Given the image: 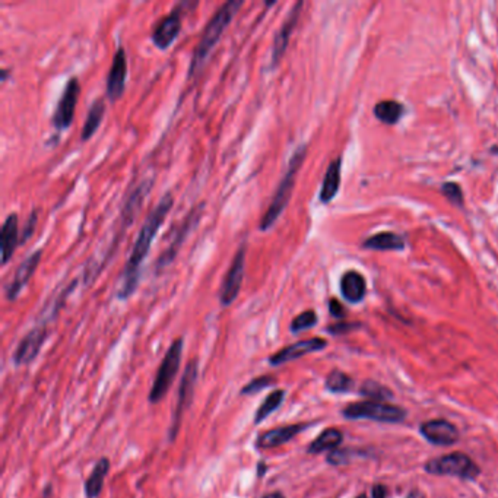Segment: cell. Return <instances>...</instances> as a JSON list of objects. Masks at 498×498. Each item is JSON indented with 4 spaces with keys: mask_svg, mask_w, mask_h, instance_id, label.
Wrapping results in <instances>:
<instances>
[{
    "mask_svg": "<svg viewBox=\"0 0 498 498\" xmlns=\"http://www.w3.org/2000/svg\"><path fill=\"white\" fill-rule=\"evenodd\" d=\"M173 203H174V200H173L171 193H167L166 196H163L160 203L153 207V211L148 215V218L142 224L139 234H138V239L134 244L132 251H130V254H129L127 264H126L123 274L120 276V282H119V288H117V297L119 298H121V300L129 298L135 293L136 286L139 283L141 265L146 259L155 235H156V232H158L164 220L167 218L170 209L173 207Z\"/></svg>",
    "mask_w": 498,
    "mask_h": 498,
    "instance_id": "obj_1",
    "label": "cell"
},
{
    "mask_svg": "<svg viewBox=\"0 0 498 498\" xmlns=\"http://www.w3.org/2000/svg\"><path fill=\"white\" fill-rule=\"evenodd\" d=\"M243 6V0H229V2L224 4L215 15L211 18V21L207 22L206 28L202 33V37L195 48V53L192 58L190 63V76L197 73L205 63L207 62L209 56H211L212 50L215 48L217 43L221 40L224 31L235 16V13L239 12V9Z\"/></svg>",
    "mask_w": 498,
    "mask_h": 498,
    "instance_id": "obj_2",
    "label": "cell"
},
{
    "mask_svg": "<svg viewBox=\"0 0 498 498\" xmlns=\"http://www.w3.org/2000/svg\"><path fill=\"white\" fill-rule=\"evenodd\" d=\"M305 151H307V148H305V145H303L294 152L293 158L290 160V166H288V170H286L285 175L282 177L279 186L272 197V202L268 207V211L265 212L264 218H261V221H260L261 231L269 229L276 222V220L283 212L285 206L288 205V202H290V197H291V193H293V189L296 185L297 173H298V170L305 158Z\"/></svg>",
    "mask_w": 498,
    "mask_h": 498,
    "instance_id": "obj_3",
    "label": "cell"
},
{
    "mask_svg": "<svg viewBox=\"0 0 498 498\" xmlns=\"http://www.w3.org/2000/svg\"><path fill=\"white\" fill-rule=\"evenodd\" d=\"M181 352H183V339L178 337L171 344L170 350L167 351V354L160 365L158 373H156L153 386H152L151 393H149V402L151 404H158L167 395V391L171 387L173 380L180 369Z\"/></svg>",
    "mask_w": 498,
    "mask_h": 498,
    "instance_id": "obj_4",
    "label": "cell"
},
{
    "mask_svg": "<svg viewBox=\"0 0 498 498\" xmlns=\"http://www.w3.org/2000/svg\"><path fill=\"white\" fill-rule=\"evenodd\" d=\"M342 413L345 418H350V419L364 418V419H373V421H380V423H401L406 416V412L399 406L374 402V401L351 404L342 411Z\"/></svg>",
    "mask_w": 498,
    "mask_h": 498,
    "instance_id": "obj_5",
    "label": "cell"
},
{
    "mask_svg": "<svg viewBox=\"0 0 498 498\" xmlns=\"http://www.w3.org/2000/svg\"><path fill=\"white\" fill-rule=\"evenodd\" d=\"M426 470L433 475H452L463 480H474L480 474V467L463 453H452L433 459L426 465Z\"/></svg>",
    "mask_w": 498,
    "mask_h": 498,
    "instance_id": "obj_6",
    "label": "cell"
},
{
    "mask_svg": "<svg viewBox=\"0 0 498 498\" xmlns=\"http://www.w3.org/2000/svg\"><path fill=\"white\" fill-rule=\"evenodd\" d=\"M244 264H246V247L244 244L234 254V259L229 265L228 272L224 276L221 291H220V301L222 305L228 307L232 304L239 297L240 288L244 278Z\"/></svg>",
    "mask_w": 498,
    "mask_h": 498,
    "instance_id": "obj_7",
    "label": "cell"
},
{
    "mask_svg": "<svg viewBox=\"0 0 498 498\" xmlns=\"http://www.w3.org/2000/svg\"><path fill=\"white\" fill-rule=\"evenodd\" d=\"M80 92H81V84L77 81V77H70L62 92L56 112L53 114V126L58 130H66L72 124Z\"/></svg>",
    "mask_w": 498,
    "mask_h": 498,
    "instance_id": "obj_8",
    "label": "cell"
},
{
    "mask_svg": "<svg viewBox=\"0 0 498 498\" xmlns=\"http://www.w3.org/2000/svg\"><path fill=\"white\" fill-rule=\"evenodd\" d=\"M197 380V362L196 359H192L188 365V369L185 372V376L181 379V384H180V391H178V404H177V409L174 413V423H173V431H171V438H174V435L177 434L178 426H180V419L185 413V411L189 408L192 398H193V390H195V384Z\"/></svg>",
    "mask_w": 498,
    "mask_h": 498,
    "instance_id": "obj_9",
    "label": "cell"
},
{
    "mask_svg": "<svg viewBox=\"0 0 498 498\" xmlns=\"http://www.w3.org/2000/svg\"><path fill=\"white\" fill-rule=\"evenodd\" d=\"M328 342L322 337H311V339H305V340H300V342H296L290 347H286L281 351H278L276 354H274L269 359V362L272 365H281L285 362H290L293 359L301 358L307 354L311 352H318L322 351L323 348H326Z\"/></svg>",
    "mask_w": 498,
    "mask_h": 498,
    "instance_id": "obj_10",
    "label": "cell"
},
{
    "mask_svg": "<svg viewBox=\"0 0 498 498\" xmlns=\"http://www.w3.org/2000/svg\"><path fill=\"white\" fill-rule=\"evenodd\" d=\"M180 31H181V11L180 8H174L171 13L163 18L160 23L155 27L152 33V41L158 48L166 50L174 43Z\"/></svg>",
    "mask_w": 498,
    "mask_h": 498,
    "instance_id": "obj_11",
    "label": "cell"
},
{
    "mask_svg": "<svg viewBox=\"0 0 498 498\" xmlns=\"http://www.w3.org/2000/svg\"><path fill=\"white\" fill-rule=\"evenodd\" d=\"M40 260H41V250H37V251L31 253L18 266L13 278L11 279V282L6 286V297H8V300H11V301L16 300V297L21 294V291L23 290L25 285L28 283V281L31 279V276L37 271Z\"/></svg>",
    "mask_w": 498,
    "mask_h": 498,
    "instance_id": "obj_12",
    "label": "cell"
},
{
    "mask_svg": "<svg viewBox=\"0 0 498 498\" xmlns=\"http://www.w3.org/2000/svg\"><path fill=\"white\" fill-rule=\"evenodd\" d=\"M126 76H127V60L124 50L120 47L113 59V65L110 67L107 76V97L112 101L119 99L126 88Z\"/></svg>",
    "mask_w": 498,
    "mask_h": 498,
    "instance_id": "obj_13",
    "label": "cell"
},
{
    "mask_svg": "<svg viewBox=\"0 0 498 498\" xmlns=\"http://www.w3.org/2000/svg\"><path fill=\"white\" fill-rule=\"evenodd\" d=\"M421 434L433 444L450 445L459 438L458 428L444 419H433L421 426Z\"/></svg>",
    "mask_w": 498,
    "mask_h": 498,
    "instance_id": "obj_14",
    "label": "cell"
},
{
    "mask_svg": "<svg viewBox=\"0 0 498 498\" xmlns=\"http://www.w3.org/2000/svg\"><path fill=\"white\" fill-rule=\"evenodd\" d=\"M45 337H47V329L44 326L34 328L21 340V344L15 352V364L23 365L31 362L38 355Z\"/></svg>",
    "mask_w": 498,
    "mask_h": 498,
    "instance_id": "obj_15",
    "label": "cell"
},
{
    "mask_svg": "<svg viewBox=\"0 0 498 498\" xmlns=\"http://www.w3.org/2000/svg\"><path fill=\"white\" fill-rule=\"evenodd\" d=\"M301 8H303L301 2L294 5V8L291 9L290 15H288V18L283 21L281 30L278 31V34L275 37L274 47H272V63L274 65H276L281 60V58L283 56V53H285V50L288 47V43H290V37L293 34V30L296 28V23L298 21Z\"/></svg>",
    "mask_w": 498,
    "mask_h": 498,
    "instance_id": "obj_16",
    "label": "cell"
},
{
    "mask_svg": "<svg viewBox=\"0 0 498 498\" xmlns=\"http://www.w3.org/2000/svg\"><path fill=\"white\" fill-rule=\"evenodd\" d=\"M305 428H307L305 424H296V426H286V427L269 430L259 437L256 445L261 450L278 448V445L291 441L296 435H298Z\"/></svg>",
    "mask_w": 498,
    "mask_h": 498,
    "instance_id": "obj_17",
    "label": "cell"
},
{
    "mask_svg": "<svg viewBox=\"0 0 498 498\" xmlns=\"http://www.w3.org/2000/svg\"><path fill=\"white\" fill-rule=\"evenodd\" d=\"M197 217H199V212H197V211H193V212L189 215V218L178 227V231H177V234L174 235V240L171 242V244H170V246L161 253V256L158 257V264H156V268L163 269V268H166L168 264H171V261H173L174 257H175V254H177V251H178V249H180V246L183 244V242H185L188 232H189V231L192 229V227L196 224Z\"/></svg>",
    "mask_w": 498,
    "mask_h": 498,
    "instance_id": "obj_18",
    "label": "cell"
},
{
    "mask_svg": "<svg viewBox=\"0 0 498 498\" xmlns=\"http://www.w3.org/2000/svg\"><path fill=\"white\" fill-rule=\"evenodd\" d=\"M340 293L350 303H359L367 293V283L359 272L348 271L340 279Z\"/></svg>",
    "mask_w": 498,
    "mask_h": 498,
    "instance_id": "obj_19",
    "label": "cell"
},
{
    "mask_svg": "<svg viewBox=\"0 0 498 498\" xmlns=\"http://www.w3.org/2000/svg\"><path fill=\"white\" fill-rule=\"evenodd\" d=\"M21 243L18 234V217L11 214L2 225V264H8V260L15 253V249Z\"/></svg>",
    "mask_w": 498,
    "mask_h": 498,
    "instance_id": "obj_20",
    "label": "cell"
},
{
    "mask_svg": "<svg viewBox=\"0 0 498 498\" xmlns=\"http://www.w3.org/2000/svg\"><path fill=\"white\" fill-rule=\"evenodd\" d=\"M342 160L336 158L330 163L326 175L323 178V185L320 190V202L329 203L333 200V197L337 195L339 186H340V168H342Z\"/></svg>",
    "mask_w": 498,
    "mask_h": 498,
    "instance_id": "obj_21",
    "label": "cell"
},
{
    "mask_svg": "<svg viewBox=\"0 0 498 498\" xmlns=\"http://www.w3.org/2000/svg\"><path fill=\"white\" fill-rule=\"evenodd\" d=\"M365 249L372 250H404L405 240L396 232H379L364 242Z\"/></svg>",
    "mask_w": 498,
    "mask_h": 498,
    "instance_id": "obj_22",
    "label": "cell"
},
{
    "mask_svg": "<svg viewBox=\"0 0 498 498\" xmlns=\"http://www.w3.org/2000/svg\"><path fill=\"white\" fill-rule=\"evenodd\" d=\"M110 470V460L107 458L99 459V462L95 465L92 474L85 482V492L88 498H97L98 494L102 489L104 485V478L107 477Z\"/></svg>",
    "mask_w": 498,
    "mask_h": 498,
    "instance_id": "obj_23",
    "label": "cell"
},
{
    "mask_svg": "<svg viewBox=\"0 0 498 498\" xmlns=\"http://www.w3.org/2000/svg\"><path fill=\"white\" fill-rule=\"evenodd\" d=\"M149 189H151V181L146 180L132 192V195H130V197L127 199V202L123 207V212H121L124 224H132V221L138 212V209L142 206V202H144L145 196L148 195Z\"/></svg>",
    "mask_w": 498,
    "mask_h": 498,
    "instance_id": "obj_24",
    "label": "cell"
},
{
    "mask_svg": "<svg viewBox=\"0 0 498 498\" xmlns=\"http://www.w3.org/2000/svg\"><path fill=\"white\" fill-rule=\"evenodd\" d=\"M342 433L336 428H329L326 431H323L316 440H314L310 445H308V453L316 455V453H322V452H328V450H333L336 449L337 445L342 443Z\"/></svg>",
    "mask_w": 498,
    "mask_h": 498,
    "instance_id": "obj_25",
    "label": "cell"
},
{
    "mask_svg": "<svg viewBox=\"0 0 498 498\" xmlns=\"http://www.w3.org/2000/svg\"><path fill=\"white\" fill-rule=\"evenodd\" d=\"M374 114L380 121L386 124H395L401 120L404 114V106L401 102L391 101V99L380 101L374 107Z\"/></svg>",
    "mask_w": 498,
    "mask_h": 498,
    "instance_id": "obj_26",
    "label": "cell"
},
{
    "mask_svg": "<svg viewBox=\"0 0 498 498\" xmlns=\"http://www.w3.org/2000/svg\"><path fill=\"white\" fill-rule=\"evenodd\" d=\"M104 113H106V106H104V101L99 98L92 104L91 109H90L85 124L82 127V134H81L82 141H88L97 132V129L99 127V124L102 121Z\"/></svg>",
    "mask_w": 498,
    "mask_h": 498,
    "instance_id": "obj_27",
    "label": "cell"
},
{
    "mask_svg": "<svg viewBox=\"0 0 498 498\" xmlns=\"http://www.w3.org/2000/svg\"><path fill=\"white\" fill-rule=\"evenodd\" d=\"M283 398H285V390L272 391L271 395L264 401V404L260 405V408L257 409L256 416H254V424H260L261 421H265V419L272 412H275L281 406V404L283 402Z\"/></svg>",
    "mask_w": 498,
    "mask_h": 498,
    "instance_id": "obj_28",
    "label": "cell"
},
{
    "mask_svg": "<svg viewBox=\"0 0 498 498\" xmlns=\"http://www.w3.org/2000/svg\"><path fill=\"white\" fill-rule=\"evenodd\" d=\"M326 387L333 391V393H342V391H348L352 387V380L350 376H347L345 373L335 370L332 372L328 379H326Z\"/></svg>",
    "mask_w": 498,
    "mask_h": 498,
    "instance_id": "obj_29",
    "label": "cell"
},
{
    "mask_svg": "<svg viewBox=\"0 0 498 498\" xmlns=\"http://www.w3.org/2000/svg\"><path fill=\"white\" fill-rule=\"evenodd\" d=\"M316 323H318L316 313H314L313 310H307V311L298 314V316L293 320L291 330L294 333H298V332H303V330H307V329L313 328Z\"/></svg>",
    "mask_w": 498,
    "mask_h": 498,
    "instance_id": "obj_30",
    "label": "cell"
},
{
    "mask_svg": "<svg viewBox=\"0 0 498 498\" xmlns=\"http://www.w3.org/2000/svg\"><path fill=\"white\" fill-rule=\"evenodd\" d=\"M361 393L365 396L376 398V399H389L391 396L390 390L384 389L383 386H380L374 381H365L361 387Z\"/></svg>",
    "mask_w": 498,
    "mask_h": 498,
    "instance_id": "obj_31",
    "label": "cell"
},
{
    "mask_svg": "<svg viewBox=\"0 0 498 498\" xmlns=\"http://www.w3.org/2000/svg\"><path fill=\"white\" fill-rule=\"evenodd\" d=\"M443 195L456 206H463V192L456 183H444L441 188Z\"/></svg>",
    "mask_w": 498,
    "mask_h": 498,
    "instance_id": "obj_32",
    "label": "cell"
},
{
    "mask_svg": "<svg viewBox=\"0 0 498 498\" xmlns=\"http://www.w3.org/2000/svg\"><path fill=\"white\" fill-rule=\"evenodd\" d=\"M275 380L274 377L271 376H261V377H257L254 380H251L246 387H243L242 393L243 395H251V393H256V391H260V390H264L265 387L274 384Z\"/></svg>",
    "mask_w": 498,
    "mask_h": 498,
    "instance_id": "obj_33",
    "label": "cell"
},
{
    "mask_svg": "<svg viewBox=\"0 0 498 498\" xmlns=\"http://www.w3.org/2000/svg\"><path fill=\"white\" fill-rule=\"evenodd\" d=\"M37 212L34 211L30 218L27 220V222H25L23 225V229H22V235H21V243H27L31 237H33V234L36 232V227H37Z\"/></svg>",
    "mask_w": 498,
    "mask_h": 498,
    "instance_id": "obj_34",
    "label": "cell"
},
{
    "mask_svg": "<svg viewBox=\"0 0 498 498\" xmlns=\"http://www.w3.org/2000/svg\"><path fill=\"white\" fill-rule=\"evenodd\" d=\"M350 460V450H332L328 456L330 465H344Z\"/></svg>",
    "mask_w": 498,
    "mask_h": 498,
    "instance_id": "obj_35",
    "label": "cell"
},
{
    "mask_svg": "<svg viewBox=\"0 0 498 498\" xmlns=\"http://www.w3.org/2000/svg\"><path fill=\"white\" fill-rule=\"evenodd\" d=\"M329 310H330V314L333 318H344V314H345L342 304H340L337 300H330Z\"/></svg>",
    "mask_w": 498,
    "mask_h": 498,
    "instance_id": "obj_36",
    "label": "cell"
},
{
    "mask_svg": "<svg viewBox=\"0 0 498 498\" xmlns=\"http://www.w3.org/2000/svg\"><path fill=\"white\" fill-rule=\"evenodd\" d=\"M358 325L357 323H337L335 326H330L329 328V332L335 333V335H339V333H345L348 330H352L355 329Z\"/></svg>",
    "mask_w": 498,
    "mask_h": 498,
    "instance_id": "obj_37",
    "label": "cell"
},
{
    "mask_svg": "<svg viewBox=\"0 0 498 498\" xmlns=\"http://www.w3.org/2000/svg\"><path fill=\"white\" fill-rule=\"evenodd\" d=\"M387 489L384 485H374L373 488V498H386Z\"/></svg>",
    "mask_w": 498,
    "mask_h": 498,
    "instance_id": "obj_38",
    "label": "cell"
},
{
    "mask_svg": "<svg viewBox=\"0 0 498 498\" xmlns=\"http://www.w3.org/2000/svg\"><path fill=\"white\" fill-rule=\"evenodd\" d=\"M264 498H285V497L281 492H271V494L265 495Z\"/></svg>",
    "mask_w": 498,
    "mask_h": 498,
    "instance_id": "obj_39",
    "label": "cell"
},
{
    "mask_svg": "<svg viewBox=\"0 0 498 498\" xmlns=\"http://www.w3.org/2000/svg\"><path fill=\"white\" fill-rule=\"evenodd\" d=\"M357 498H367V495H365V494H361V495H358Z\"/></svg>",
    "mask_w": 498,
    "mask_h": 498,
    "instance_id": "obj_40",
    "label": "cell"
}]
</instances>
